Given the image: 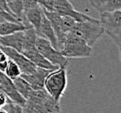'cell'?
I'll return each mask as SVG.
<instances>
[{
    "label": "cell",
    "mask_w": 121,
    "mask_h": 113,
    "mask_svg": "<svg viewBox=\"0 0 121 113\" xmlns=\"http://www.w3.org/2000/svg\"><path fill=\"white\" fill-rule=\"evenodd\" d=\"M0 45H1V44H0Z\"/></svg>",
    "instance_id": "cell-28"
},
{
    "label": "cell",
    "mask_w": 121,
    "mask_h": 113,
    "mask_svg": "<svg viewBox=\"0 0 121 113\" xmlns=\"http://www.w3.org/2000/svg\"><path fill=\"white\" fill-rule=\"evenodd\" d=\"M53 11L61 16H67L73 18L76 22H84L86 20H92L94 18L89 17L75 10L74 6L69 0H54Z\"/></svg>",
    "instance_id": "cell-6"
},
{
    "label": "cell",
    "mask_w": 121,
    "mask_h": 113,
    "mask_svg": "<svg viewBox=\"0 0 121 113\" xmlns=\"http://www.w3.org/2000/svg\"><path fill=\"white\" fill-rule=\"evenodd\" d=\"M99 23L107 34L112 39L120 52L121 47V11L99 13Z\"/></svg>",
    "instance_id": "cell-3"
},
{
    "label": "cell",
    "mask_w": 121,
    "mask_h": 113,
    "mask_svg": "<svg viewBox=\"0 0 121 113\" xmlns=\"http://www.w3.org/2000/svg\"><path fill=\"white\" fill-rule=\"evenodd\" d=\"M21 53H22L23 55H25L29 60L31 61L37 67L44 68V69H46V70H51V71H54V70L59 68V67L52 64V63H50L48 60H46L41 55V53L38 50L36 46L30 48L28 50H23Z\"/></svg>",
    "instance_id": "cell-9"
},
{
    "label": "cell",
    "mask_w": 121,
    "mask_h": 113,
    "mask_svg": "<svg viewBox=\"0 0 121 113\" xmlns=\"http://www.w3.org/2000/svg\"><path fill=\"white\" fill-rule=\"evenodd\" d=\"M0 90L3 91L4 93L6 95V96L13 103L22 106V107L25 105L26 99L24 98L17 92V91L16 90V88H15V86L13 84L12 80H11L9 77H6L4 81L0 84Z\"/></svg>",
    "instance_id": "cell-10"
},
{
    "label": "cell",
    "mask_w": 121,
    "mask_h": 113,
    "mask_svg": "<svg viewBox=\"0 0 121 113\" xmlns=\"http://www.w3.org/2000/svg\"><path fill=\"white\" fill-rule=\"evenodd\" d=\"M51 113H61V111H55V112H51Z\"/></svg>",
    "instance_id": "cell-26"
},
{
    "label": "cell",
    "mask_w": 121,
    "mask_h": 113,
    "mask_svg": "<svg viewBox=\"0 0 121 113\" xmlns=\"http://www.w3.org/2000/svg\"><path fill=\"white\" fill-rule=\"evenodd\" d=\"M23 38H24V30L17 31L11 35L0 37V46L10 47L14 50L21 52L23 47Z\"/></svg>",
    "instance_id": "cell-13"
},
{
    "label": "cell",
    "mask_w": 121,
    "mask_h": 113,
    "mask_svg": "<svg viewBox=\"0 0 121 113\" xmlns=\"http://www.w3.org/2000/svg\"><path fill=\"white\" fill-rule=\"evenodd\" d=\"M23 5H24V12L30 8H34L39 5L37 0H23Z\"/></svg>",
    "instance_id": "cell-22"
},
{
    "label": "cell",
    "mask_w": 121,
    "mask_h": 113,
    "mask_svg": "<svg viewBox=\"0 0 121 113\" xmlns=\"http://www.w3.org/2000/svg\"><path fill=\"white\" fill-rule=\"evenodd\" d=\"M5 1H6V3H7V2H8V1H9V0H5Z\"/></svg>",
    "instance_id": "cell-27"
},
{
    "label": "cell",
    "mask_w": 121,
    "mask_h": 113,
    "mask_svg": "<svg viewBox=\"0 0 121 113\" xmlns=\"http://www.w3.org/2000/svg\"><path fill=\"white\" fill-rule=\"evenodd\" d=\"M92 47L89 46L82 38L70 33L63 47L59 50L67 58H85L92 54Z\"/></svg>",
    "instance_id": "cell-4"
},
{
    "label": "cell",
    "mask_w": 121,
    "mask_h": 113,
    "mask_svg": "<svg viewBox=\"0 0 121 113\" xmlns=\"http://www.w3.org/2000/svg\"><path fill=\"white\" fill-rule=\"evenodd\" d=\"M39 5L43 10L47 11H53L54 0H37Z\"/></svg>",
    "instance_id": "cell-20"
},
{
    "label": "cell",
    "mask_w": 121,
    "mask_h": 113,
    "mask_svg": "<svg viewBox=\"0 0 121 113\" xmlns=\"http://www.w3.org/2000/svg\"><path fill=\"white\" fill-rule=\"evenodd\" d=\"M0 48L7 55L9 59L16 63V64L20 69L21 74H30L35 71V70L37 69L36 65L21 52L10 47L0 46Z\"/></svg>",
    "instance_id": "cell-7"
},
{
    "label": "cell",
    "mask_w": 121,
    "mask_h": 113,
    "mask_svg": "<svg viewBox=\"0 0 121 113\" xmlns=\"http://www.w3.org/2000/svg\"><path fill=\"white\" fill-rule=\"evenodd\" d=\"M67 68L52 71L44 80V90L57 102H60L67 87Z\"/></svg>",
    "instance_id": "cell-2"
},
{
    "label": "cell",
    "mask_w": 121,
    "mask_h": 113,
    "mask_svg": "<svg viewBox=\"0 0 121 113\" xmlns=\"http://www.w3.org/2000/svg\"><path fill=\"white\" fill-rule=\"evenodd\" d=\"M71 33L82 38L89 46L93 47L97 41L105 34L99 19L77 22Z\"/></svg>",
    "instance_id": "cell-1"
},
{
    "label": "cell",
    "mask_w": 121,
    "mask_h": 113,
    "mask_svg": "<svg viewBox=\"0 0 121 113\" xmlns=\"http://www.w3.org/2000/svg\"><path fill=\"white\" fill-rule=\"evenodd\" d=\"M51 71V70L37 67L34 72L30 74H21V77L29 83L32 90H43L44 89V80Z\"/></svg>",
    "instance_id": "cell-8"
},
{
    "label": "cell",
    "mask_w": 121,
    "mask_h": 113,
    "mask_svg": "<svg viewBox=\"0 0 121 113\" xmlns=\"http://www.w3.org/2000/svg\"><path fill=\"white\" fill-rule=\"evenodd\" d=\"M8 60L9 58L7 57V55L0 48V71L2 72L4 71L6 65H7V63H8Z\"/></svg>",
    "instance_id": "cell-21"
},
{
    "label": "cell",
    "mask_w": 121,
    "mask_h": 113,
    "mask_svg": "<svg viewBox=\"0 0 121 113\" xmlns=\"http://www.w3.org/2000/svg\"><path fill=\"white\" fill-rule=\"evenodd\" d=\"M12 82H13V84L15 86L16 90L17 91V92L24 98L27 99L28 97H29V96H30L31 91H32V88L30 87L29 83H28L24 77H21V76H19V77H17L14 80H12Z\"/></svg>",
    "instance_id": "cell-16"
},
{
    "label": "cell",
    "mask_w": 121,
    "mask_h": 113,
    "mask_svg": "<svg viewBox=\"0 0 121 113\" xmlns=\"http://www.w3.org/2000/svg\"><path fill=\"white\" fill-rule=\"evenodd\" d=\"M30 26H25L21 23L11 22V21H4L0 23V37L11 35L12 33L22 31L26 30Z\"/></svg>",
    "instance_id": "cell-15"
},
{
    "label": "cell",
    "mask_w": 121,
    "mask_h": 113,
    "mask_svg": "<svg viewBox=\"0 0 121 113\" xmlns=\"http://www.w3.org/2000/svg\"><path fill=\"white\" fill-rule=\"evenodd\" d=\"M4 109H5L6 111L8 113H23V107L20 105H17L10 99H8L7 103H6Z\"/></svg>",
    "instance_id": "cell-19"
},
{
    "label": "cell",
    "mask_w": 121,
    "mask_h": 113,
    "mask_svg": "<svg viewBox=\"0 0 121 113\" xmlns=\"http://www.w3.org/2000/svg\"><path fill=\"white\" fill-rule=\"evenodd\" d=\"M4 73L5 74L6 77H9L11 80H14L17 77L21 76L20 69L16 64V63H14L13 61L11 60V59L8 60V63H7V65H6V68L4 70Z\"/></svg>",
    "instance_id": "cell-18"
},
{
    "label": "cell",
    "mask_w": 121,
    "mask_h": 113,
    "mask_svg": "<svg viewBox=\"0 0 121 113\" xmlns=\"http://www.w3.org/2000/svg\"><path fill=\"white\" fill-rule=\"evenodd\" d=\"M4 21H5V19H4V17H2V16H1V15H0V23L4 22Z\"/></svg>",
    "instance_id": "cell-25"
},
{
    "label": "cell",
    "mask_w": 121,
    "mask_h": 113,
    "mask_svg": "<svg viewBox=\"0 0 121 113\" xmlns=\"http://www.w3.org/2000/svg\"><path fill=\"white\" fill-rule=\"evenodd\" d=\"M43 16H44V12H43V10L39 5L34 7V8H30L25 11V22L29 26L33 27V29L36 31V33L39 31Z\"/></svg>",
    "instance_id": "cell-14"
},
{
    "label": "cell",
    "mask_w": 121,
    "mask_h": 113,
    "mask_svg": "<svg viewBox=\"0 0 121 113\" xmlns=\"http://www.w3.org/2000/svg\"><path fill=\"white\" fill-rule=\"evenodd\" d=\"M89 3L99 13L121 11V0H89Z\"/></svg>",
    "instance_id": "cell-12"
},
{
    "label": "cell",
    "mask_w": 121,
    "mask_h": 113,
    "mask_svg": "<svg viewBox=\"0 0 121 113\" xmlns=\"http://www.w3.org/2000/svg\"><path fill=\"white\" fill-rule=\"evenodd\" d=\"M0 113H8V112L6 111L5 109H4V108L2 107V108H0Z\"/></svg>",
    "instance_id": "cell-24"
},
{
    "label": "cell",
    "mask_w": 121,
    "mask_h": 113,
    "mask_svg": "<svg viewBox=\"0 0 121 113\" xmlns=\"http://www.w3.org/2000/svg\"><path fill=\"white\" fill-rule=\"evenodd\" d=\"M0 15L6 20V21H11V22H16V23H21L15 17L11 10L9 9L8 4L6 3L5 0H0ZM22 24V23H21Z\"/></svg>",
    "instance_id": "cell-17"
},
{
    "label": "cell",
    "mask_w": 121,
    "mask_h": 113,
    "mask_svg": "<svg viewBox=\"0 0 121 113\" xmlns=\"http://www.w3.org/2000/svg\"><path fill=\"white\" fill-rule=\"evenodd\" d=\"M37 36L41 37V38H44L47 39L51 43V44L55 49H57L58 50V40H57L55 31L53 30L52 25L51 22L45 17L44 14V16H43V18H42V22H41V25H40V27L39 29V31L37 32Z\"/></svg>",
    "instance_id": "cell-11"
},
{
    "label": "cell",
    "mask_w": 121,
    "mask_h": 113,
    "mask_svg": "<svg viewBox=\"0 0 121 113\" xmlns=\"http://www.w3.org/2000/svg\"><path fill=\"white\" fill-rule=\"evenodd\" d=\"M36 48L50 63L59 68H67L69 64V58L62 55L60 51L55 49L47 39L41 37H37Z\"/></svg>",
    "instance_id": "cell-5"
},
{
    "label": "cell",
    "mask_w": 121,
    "mask_h": 113,
    "mask_svg": "<svg viewBox=\"0 0 121 113\" xmlns=\"http://www.w3.org/2000/svg\"><path fill=\"white\" fill-rule=\"evenodd\" d=\"M8 99H9V98L6 96L5 94L4 93L3 91L0 90V108H2V107H4V105L7 103Z\"/></svg>",
    "instance_id": "cell-23"
}]
</instances>
